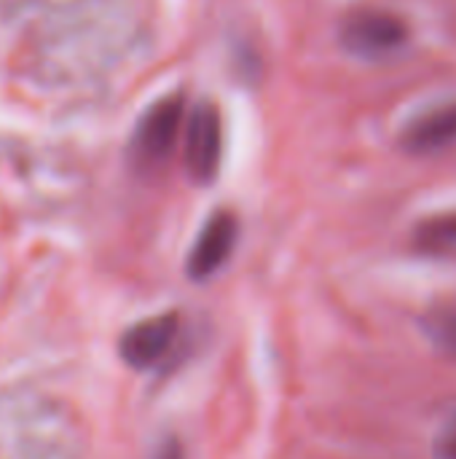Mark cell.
<instances>
[{
	"instance_id": "6da1fadb",
	"label": "cell",
	"mask_w": 456,
	"mask_h": 459,
	"mask_svg": "<svg viewBox=\"0 0 456 459\" xmlns=\"http://www.w3.org/2000/svg\"><path fill=\"white\" fill-rule=\"evenodd\" d=\"M409 24L403 16L384 8H357L344 16L339 43L347 54L368 62L390 59L409 43Z\"/></svg>"
},
{
	"instance_id": "7a4b0ae2",
	"label": "cell",
	"mask_w": 456,
	"mask_h": 459,
	"mask_svg": "<svg viewBox=\"0 0 456 459\" xmlns=\"http://www.w3.org/2000/svg\"><path fill=\"white\" fill-rule=\"evenodd\" d=\"M185 105L183 97H167L159 100L137 124L134 137H132V156L137 161V167L142 169H153L161 167L172 151L177 148V143L183 140L185 132Z\"/></svg>"
},
{
	"instance_id": "3957f363",
	"label": "cell",
	"mask_w": 456,
	"mask_h": 459,
	"mask_svg": "<svg viewBox=\"0 0 456 459\" xmlns=\"http://www.w3.org/2000/svg\"><path fill=\"white\" fill-rule=\"evenodd\" d=\"M223 159V124L220 113L210 105L202 102L196 105L188 118H185V132H183V161L188 175L196 183H210Z\"/></svg>"
},
{
	"instance_id": "277c9868",
	"label": "cell",
	"mask_w": 456,
	"mask_h": 459,
	"mask_svg": "<svg viewBox=\"0 0 456 459\" xmlns=\"http://www.w3.org/2000/svg\"><path fill=\"white\" fill-rule=\"evenodd\" d=\"M237 218L226 210L210 215V221L202 226L191 255H188V274L194 280H207L215 272L223 269V264L228 261V255L234 253L237 245Z\"/></svg>"
},
{
	"instance_id": "5b68a950",
	"label": "cell",
	"mask_w": 456,
	"mask_h": 459,
	"mask_svg": "<svg viewBox=\"0 0 456 459\" xmlns=\"http://www.w3.org/2000/svg\"><path fill=\"white\" fill-rule=\"evenodd\" d=\"M175 336H177V317L175 315L148 317L124 333L121 358L132 368H151L169 352Z\"/></svg>"
},
{
	"instance_id": "8992f818",
	"label": "cell",
	"mask_w": 456,
	"mask_h": 459,
	"mask_svg": "<svg viewBox=\"0 0 456 459\" xmlns=\"http://www.w3.org/2000/svg\"><path fill=\"white\" fill-rule=\"evenodd\" d=\"M456 143V102L438 105L433 110H425L422 116H417L400 137V145L409 153L417 156H427V153H438L446 151L449 145Z\"/></svg>"
},
{
	"instance_id": "52a82bcc",
	"label": "cell",
	"mask_w": 456,
	"mask_h": 459,
	"mask_svg": "<svg viewBox=\"0 0 456 459\" xmlns=\"http://www.w3.org/2000/svg\"><path fill=\"white\" fill-rule=\"evenodd\" d=\"M414 247L433 258L456 261V212H443L422 221L414 231Z\"/></svg>"
},
{
	"instance_id": "ba28073f",
	"label": "cell",
	"mask_w": 456,
	"mask_h": 459,
	"mask_svg": "<svg viewBox=\"0 0 456 459\" xmlns=\"http://www.w3.org/2000/svg\"><path fill=\"white\" fill-rule=\"evenodd\" d=\"M425 336L441 355L456 360V304L438 307L425 317Z\"/></svg>"
},
{
	"instance_id": "9c48e42d",
	"label": "cell",
	"mask_w": 456,
	"mask_h": 459,
	"mask_svg": "<svg viewBox=\"0 0 456 459\" xmlns=\"http://www.w3.org/2000/svg\"><path fill=\"white\" fill-rule=\"evenodd\" d=\"M435 457L456 459V417L441 430V436L435 441Z\"/></svg>"
},
{
	"instance_id": "30bf717a",
	"label": "cell",
	"mask_w": 456,
	"mask_h": 459,
	"mask_svg": "<svg viewBox=\"0 0 456 459\" xmlns=\"http://www.w3.org/2000/svg\"><path fill=\"white\" fill-rule=\"evenodd\" d=\"M153 459H183V446L177 438H167L159 444V449L153 452Z\"/></svg>"
}]
</instances>
